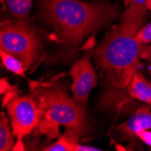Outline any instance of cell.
Segmentation results:
<instances>
[{
  "instance_id": "12",
  "label": "cell",
  "mask_w": 151,
  "mask_h": 151,
  "mask_svg": "<svg viewBox=\"0 0 151 151\" xmlns=\"http://www.w3.org/2000/svg\"><path fill=\"white\" fill-rule=\"evenodd\" d=\"M0 55H1V60L3 65L6 69L13 73L24 76V71L25 68L24 66V63L16 56L12 55V54L5 52L4 50L0 51Z\"/></svg>"
},
{
  "instance_id": "4",
  "label": "cell",
  "mask_w": 151,
  "mask_h": 151,
  "mask_svg": "<svg viewBox=\"0 0 151 151\" xmlns=\"http://www.w3.org/2000/svg\"><path fill=\"white\" fill-rule=\"evenodd\" d=\"M1 50L18 58L25 71L37 61L41 41L35 30L25 20L3 21L0 27Z\"/></svg>"
},
{
  "instance_id": "9",
  "label": "cell",
  "mask_w": 151,
  "mask_h": 151,
  "mask_svg": "<svg viewBox=\"0 0 151 151\" xmlns=\"http://www.w3.org/2000/svg\"><path fill=\"white\" fill-rule=\"evenodd\" d=\"M81 134L73 129H66L63 135L59 137L58 140L46 147L45 151H75L79 144V138Z\"/></svg>"
},
{
  "instance_id": "8",
  "label": "cell",
  "mask_w": 151,
  "mask_h": 151,
  "mask_svg": "<svg viewBox=\"0 0 151 151\" xmlns=\"http://www.w3.org/2000/svg\"><path fill=\"white\" fill-rule=\"evenodd\" d=\"M127 91L132 98L151 105V82L147 81L139 72H137L132 77Z\"/></svg>"
},
{
  "instance_id": "18",
  "label": "cell",
  "mask_w": 151,
  "mask_h": 151,
  "mask_svg": "<svg viewBox=\"0 0 151 151\" xmlns=\"http://www.w3.org/2000/svg\"><path fill=\"white\" fill-rule=\"evenodd\" d=\"M151 54V46L148 47L147 49H146L145 51L143 50L142 52V56H147V55H150Z\"/></svg>"
},
{
  "instance_id": "10",
  "label": "cell",
  "mask_w": 151,
  "mask_h": 151,
  "mask_svg": "<svg viewBox=\"0 0 151 151\" xmlns=\"http://www.w3.org/2000/svg\"><path fill=\"white\" fill-rule=\"evenodd\" d=\"M7 10L11 15L20 20L29 17L33 6V0H5Z\"/></svg>"
},
{
  "instance_id": "17",
  "label": "cell",
  "mask_w": 151,
  "mask_h": 151,
  "mask_svg": "<svg viewBox=\"0 0 151 151\" xmlns=\"http://www.w3.org/2000/svg\"><path fill=\"white\" fill-rule=\"evenodd\" d=\"M99 150H101V149L94 147H91V146H82L80 144H78L75 148V151H99Z\"/></svg>"
},
{
  "instance_id": "11",
  "label": "cell",
  "mask_w": 151,
  "mask_h": 151,
  "mask_svg": "<svg viewBox=\"0 0 151 151\" xmlns=\"http://www.w3.org/2000/svg\"><path fill=\"white\" fill-rule=\"evenodd\" d=\"M13 136L12 129H10L9 126V121L4 112H2L1 120H0V150L9 151L14 149L15 141H14Z\"/></svg>"
},
{
  "instance_id": "3",
  "label": "cell",
  "mask_w": 151,
  "mask_h": 151,
  "mask_svg": "<svg viewBox=\"0 0 151 151\" xmlns=\"http://www.w3.org/2000/svg\"><path fill=\"white\" fill-rule=\"evenodd\" d=\"M30 82L31 95L35 99L40 114L37 128L48 139L59 138V127L73 129L83 135L86 119L83 107L71 99L65 89L59 84Z\"/></svg>"
},
{
  "instance_id": "20",
  "label": "cell",
  "mask_w": 151,
  "mask_h": 151,
  "mask_svg": "<svg viewBox=\"0 0 151 151\" xmlns=\"http://www.w3.org/2000/svg\"><path fill=\"white\" fill-rule=\"evenodd\" d=\"M149 74L151 75V64H150V66H149Z\"/></svg>"
},
{
  "instance_id": "7",
  "label": "cell",
  "mask_w": 151,
  "mask_h": 151,
  "mask_svg": "<svg viewBox=\"0 0 151 151\" xmlns=\"http://www.w3.org/2000/svg\"><path fill=\"white\" fill-rule=\"evenodd\" d=\"M120 135L125 139H134L140 130L151 129V111L148 107H141L124 123L117 127Z\"/></svg>"
},
{
  "instance_id": "19",
  "label": "cell",
  "mask_w": 151,
  "mask_h": 151,
  "mask_svg": "<svg viewBox=\"0 0 151 151\" xmlns=\"http://www.w3.org/2000/svg\"><path fill=\"white\" fill-rule=\"evenodd\" d=\"M146 6H147V10H149L151 12V0H147V4H146Z\"/></svg>"
},
{
  "instance_id": "2",
  "label": "cell",
  "mask_w": 151,
  "mask_h": 151,
  "mask_svg": "<svg viewBox=\"0 0 151 151\" xmlns=\"http://www.w3.org/2000/svg\"><path fill=\"white\" fill-rule=\"evenodd\" d=\"M42 17L54 30L63 45L74 47L119 16V9L106 0H40Z\"/></svg>"
},
{
  "instance_id": "5",
  "label": "cell",
  "mask_w": 151,
  "mask_h": 151,
  "mask_svg": "<svg viewBox=\"0 0 151 151\" xmlns=\"http://www.w3.org/2000/svg\"><path fill=\"white\" fill-rule=\"evenodd\" d=\"M6 106L13 135L17 140H22L24 136L37 128L40 114L37 104L31 94L21 97L17 94Z\"/></svg>"
},
{
  "instance_id": "16",
  "label": "cell",
  "mask_w": 151,
  "mask_h": 151,
  "mask_svg": "<svg viewBox=\"0 0 151 151\" xmlns=\"http://www.w3.org/2000/svg\"><path fill=\"white\" fill-rule=\"evenodd\" d=\"M147 0H123L125 7L129 6H146Z\"/></svg>"
},
{
  "instance_id": "15",
  "label": "cell",
  "mask_w": 151,
  "mask_h": 151,
  "mask_svg": "<svg viewBox=\"0 0 151 151\" xmlns=\"http://www.w3.org/2000/svg\"><path fill=\"white\" fill-rule=\"evenodd\" d=\"M137 138L141 139L151 148V132H148L147 130H140L137 133Z\"/></svg>"
},
{
  "instance_id": "14",
  "label": "cell",
  "mask_w": 151,
  "mask_h": 151,
  "mask_svg": "<svg viewBox=\"0 0 151 151\" xmlns=\"http://www.w3.org/2000/svg\"><path fill=\"white\" fill-rule=\"evenodd\" d=\"M18 88L17 86L11 85L8 81L6 78H1L0 80V93L1 95H6L7 93H18Z\"/></svg>"
},
{
  "instance_id": "1",
  "label": "cell",
  "mask_w": 151,
  "mask_h": 151,
  "mask_svg": "<svg viewBox=\"0 0 151 151\" xmlns=\"http://www.w3.org/2000/svg\"><path fill=\"white\" fill-rule=\"evenodd\" d=\"M147 11V6H127L118 27L107 34L94 52L104 84L111 91L127 89L137 73L143 50L136 35L146 21Z\"/></svg>"
},
{
  "instance_id": "13",
  "label": "cell",
  "mask_w": 151,
  "mask_h": 151,
  "mask_svg": "<svg viewBox=\"0 0 151 151\" xmlns=\"http://www.w3.org/2000/svg\"><path fill=\"white\" fill-rule=\"evenodd\" d=\"M136 38L141 45H147L151 43V22L145 26H142L137 33Z\"/></svg>"
},
{
  "instance_id": "6",
  "label": "cell",
  "mask_w": 151,
  "mask_h": 151,
  "mask_svg": "<svg viewBox=\"0 0 151 151\" xmlns=\"http://www.w3.org/2000/svg\"><path fill=\"white\" fill-rule=\"evenodd\" d=\"M69 73L73 78L71 91L73 99L83 104L87 101L91 90L97 85L98 80L91 61V53H86L77 61L72 66Z\"/></svg>"
}]
</instances>
